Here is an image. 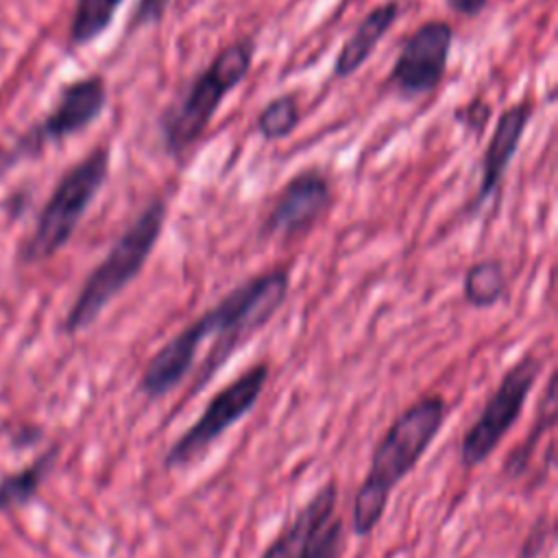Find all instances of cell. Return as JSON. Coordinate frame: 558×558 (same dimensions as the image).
<instances>
[{
	"instance_id": "6da1fadb",
	"label": "cell",
	"mask_w": 558,
	"mask_h": 558,
	"mask_svg": "<svg viewBox=\"0 0 558 558\" xmlns=\"http://www.w3.org/2000/svg\"><path fill=\"white\" fill-rule=\"evenodd\" d=\"M290 292V272L272 268L238 283L214 307L174 333L146 364L140 390L146 399H163L190 373L203 342L216 336L207 362L201 371V381H207L229 355L262 329L283 305Z\"/></svg>"
},
{
	"instance_id": "7a4b0ae2",
	"label": "cell",
	"mask_w": 558,
	"mask_h": 558,
	"mask_svg": "<svg viewBox=\"0 0 558 558\" xmlns=\"http://www.w3.org/2000/svg\"><path fill=\"white\" fill-rule=\"evenodd\" d=\"M445 416V399L440 395H425L390 423L371 456V469L364 482L355 490L351 517L355 536H366L377 527L390 493L425 456Z\"/></svg>"
},
{
	"instance_id": "3957f363",
	"label": "cell",
	"mask_w": 558,
	"mask_h": 558,
	"mask_svg": "<svg viewBox=\"0 0 558 558\" xmlns=\"http://www.w3.org/2000/svg\"><path fill=\"white\" fill-rule=\"evenodd\" d=\"M168 205L163 198H150L126 231L113 242L105 259L87 275L76 294L63 329L76 333L87 329L100 312L142 272L159 235L163 231Z\"/></svg>"
},
{
	"instance_id": "277c9868",
	"label": "cell",
	"mask_w": 558,
	"mask_h": 558,
	"mask_svg": "<svg viewBox=\"0 0 558 558\" xmlns=\"http://www.w3.org/2000/svg\"><path fill=\"white\" fill-rule=\"evenodd\" d=\"M253 57L255 41L251 37L229 44L192 81L181 100L172 102L161 113L159 129L170 157L183 155L205 133L225 96L231 94L251 72Z\"/></svg>"
},
{
	"instance_id": "5b68a950",
	"label": "cell",
	"mask_w": 558,
	"mask_h": 558,
	"mask_svg": "<svg viewBox=\"0 0 558 558\" xmlns=\"http://www.w3.org/2000/svg\"><path fill=\"white\" fill-rule=\"evenodd\" d=\"M109 163V146H96L59 179L37 218L31 240L26 242L24 257L28 262L48 259L68 244L87 207L107 181Z\"/></svg>"
},
{
	"instance_id": "8992f818",
	"label": "cell",
	"mask_w": 558,
	"mask_h": 558,
	"mask_svg": "<svg viewBox=\"0 0 558 558\" xmlns=\"http://www.w3.org/2000/svg\"><path fill=\"white\" fill-rule=\"evenodd\" d=\"M268 373L270 366L266 362H257L222 386L209 399L201 416L166 451L163 466L168 471L192 466L229 427L255 408L268 381Z\"/></svg>"
},
{
	"instance_id": "52a82bcc",
	"label": "cell",
	"mask_w": 558,
	"mask_h": 558,
	"mask_svg": "<svg viewBox=\"0 0 558 558\" xmlns=\"http://www.w3.org/2000/svg\"><path fill=\"white\" fill-rule=\"evenodd\" d=\"M543 362L527 353L519 357L499 379L497 388L484 403L475 423L464 432L460 442L462 466H480L504 440L510 427L519 421L523 405L541 375Z\"/></svg>"
},
{
	"instance_id": "ba28073f",
	"label": "cell",
	"mask_w": 558,
	"mask_h": 558,
	"mask_svg": "<svg viewBox=\"0 0 558 558\" xmlns=\"http://www.w3.org/2000/svg\"><path fill=\"white\" fill-rule=\"evenodd\" d=\"M336 506L338 484L329 480L301 506L262 558H338L342 549V521L336 517Z\"/></svg>"
},
{
	"instance_id": "9c48e42d",
	"label": "cell",
	"mask_w": 558,
	"mask_h": 558,
	"mask_svg": "<svg viewBox=\"0 0 558 558\" xmlns=\"http://www.w3.org/2000/svg\"><path fill=\"white\" fill-rule=\"evenodd\" d=\"M453 28L445 20H427L401 44L388 83L408 98L434 92L447 70Z\"/></svg>"
},
{
	"instance_id": "30bf717a",
	"label": "cell",
	"mask_w": 558,
	"mask_h": 558,
	"mask_svg": "<svg viewBox=\"0 0 558 558\" xmlns=\"http://www.w3.org/2000/svg\"><path fill=\"white\" fill-rule=\"evenodd\" d=\"M107 105V87L100 76H85L68 83L50 113L33 126L15 146V157H31L41 153L48 144L63 142L81 133L100 118Z\"/></svg>"
},
{
	"instance_id": "8fae6325",
	"label": "cell",
	"mask_w": 558,
	"mask_h": 558,
	"mask_svg": "<svg viewBox=\"0 0 558 558\" xmlns=\"http://www.w3.org/2000/svg\"><path fill=\"white\" fill-rule=\"evenodd\" d=\"M329 205V179L318 170H303L283 185L270 211L266 214V220L262 222L259 235L279 240L303 235L323 218Z\"/></svg>"
},
{
	"instance_id": "7c38bea8",
	"label": "cell",
	"mask_w": 558,
	"mask_h": 558,
	"mask_svg": "<svg viewBox=\"0 0 558 558\" xmlns=\"http://www.w3.org/2000/svg\"><path fill=\"white\" fill-rule=\"evenodd\" d=\"M530 118H532V105L527 100L514 102L499 116V120L493 129V135L488 140V146L484 150V157H482L480 190H477L473 205H482L484 201H488L501 185L504 174H506L514 153L519 150V144L527 129Z\"/></svg>"
},
{
	"instance_id": "4fadbf2b",
	"label": "cell",
	"mask_w": 558,
	"mask_h": 558,
	"mask_svg": "<svg viewBox=\"0 0 558 558\" xmlns=\"http://www.w3.org/2000/svg\"><path fill=\"white\" fill-rule=\"evenodd\" d=\"M397 17H399V4L395 0L384 2L373 11H368L364 20L357 24V28L351 33V37L344 39L333 63V76L347 78L353 72H357L360 65L373 54L377 44L384 39V35L392 28Z\"/></svg>"
},
{
	"instance_id": "5bb4252c",
	"label": "cell",
	"mask_w": 558,
	"mask_h": 558,
	"mask_svg": "<svg viewBox=\"0 0 558 558\" xmlns=\"http://www.w3.org/2000/svg\"><path fill=\"white\" fill-rule=\"evenodd\" d=\"M504 292L506 270L499 259H480L466 270L462 281V294L471 307H490L504 296Z\"/></svg>"
},
{
	"instance_id": "9a60e30c",
	"label": "cell",
	"mask_w": 558,
	"mask_h": 558,
	"mask_svg": "<svg viewBox=\"0 0 558 558\" xmlns=\"http://www.w3.org/2000/svg\"><path fill=\"white\" fill-rule=\"evenodd\" d=\"M122 2L124 0H76L70 24V41L74 46H85L98 39L113 22V15Z\"/></svg>"
},
{
	"instance_id": "2e32d148",
	"label": "cell",
	"mask_w": 558,
	"mask_h": 558,
	"mask_svg": "<svg viewBox=\"0 0 558 558\" xmlns=\"http://www.w3.org/2000/svg\"><path fill=\"white\" fill-rule=\"evenodd\" d=\"M54 456H57V447L46 451L31 466L4 477L0 482V510H11V508H17V506L26 504L35 495V490L39 488L48 469L52 466Z\"/></svg>"
},
{
	"instance_id": "e0dca14e",
	"label": "cell",
	"mask_w": 558,
	"mask_h": 558,
	"mask_svg": "<svg viewBox=\"0 0 558 558\" xmlns=\"http://www.w3.org/2000/svg\"><path fill=\"white\" fill-rule=\"evenodd\" d=\"M299 105L292 94L277 96L257 116V131L264 140L275 142L288 137L299 124Z\"/></svg>"
},
{
	"instance_id": "ac0fdd59",
	"label": "cell",
	"mask_w": 558,
	"mask_h": 558,
	"mask_svg": "<svg viewBox=\"0 0 558 558\" xmlns=\"http://www.w3.org/2000/svg\"><path fill=\"white\" fill-rule=\"evenodd\" d=\"M554 414H556V375H551L547 381V392H545V401H543V410H541V425L538 423L534 425L536 429L532 432L530 440L525 445H521L519 451L508 460V469L512 473H519L523 469L525 460L530 458V453L534 449V436L554 423Z\"/></svg>"
},
{
	"instance_id": "d6986e66",
	"label": "cell",
	"mask_w": 558,
	"mask_h": 558,
	"mask_svg": "<svg viewBox=\"0 0 558 558\" xmlns=\"http://www.w3.org/2000/svg\"><path fill=\"white\" fill-rule=\"evenodd\" d=\"M170 0H140L135 11H133V26H146V24H155L163 17L166 9H168Z\"/></svg>"
},
{
	"instance_id": "ffe728a7",
	"label": "cell",
	"mask_w": 558,
	"mask_h": 558,
	"mask_svg": "<svg viewBox=\"0 0 558 558\" xmlns=\"http://www.w3.org/2000/svg\"><path fill=\"white\" fill-rule=\"evenodd\" d=\"M458 118L462 120L464 126H469V129H473L475 133H480V131L484 129L486 120L490 118V107L484 105L482 100H473V102H469V105L464 107V111L458 113Z\"/></svg>"
},
{
	"instance_id": "44dd1931",
	"label": "cell",
	"mask_w": 558,
	"mask_h": 558,
	"mask_svg": "<svg viewBox=\"0 0 558 558\" xmlns=\"http://www.w3.org/2000/svg\"><path fill=\"white\" fill-rule=\"evenodd\" d=\"M445 2H447V7H449L453 13L464 15V17H473V15H477V13L484 11V7H486L488 0H445Z\"/></svg>"
}]
</instances>
